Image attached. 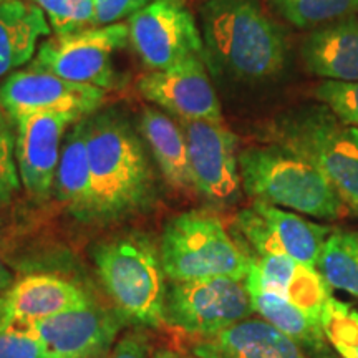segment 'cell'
I'll use <instances>...</instances> for the list:
<instances>
[{"mask_svg":"<svg viewBox=\"0 0 358 358\" xmlns=\"http://www.w3.org/2000/svg\"><path fill=\"white\" fill-rule=\"evenodd\" d=\"M301 55L315 77L358 82V17L350 15L313 29L303 38Z\"/></svg>","mask_w":358,"mask_h":358,"instance_id":"obj_18","label":"cell"},{"mask_svg":"<svg viewBox=\"0 0 358 358\" xmlns=\"http://www.w3.org/2000/svg\"><path fill=\"white\" fill-rule=\"evenodd\" d=\"M268 3L297 29H319L358 13V0H268Z\"/></svg>","mask_w":358,"mask_h":358,"instance_id":"obj_25","label":"cell"},{"mask_svg":"<svg viewBox=\"0 0 358 358\" xmlns=\"http://www.w3.org/2000/svg\"><path fill=\"white\" fill-rule=\"evenodd\" d=\"M13 284H15V282H13V274L8 271L6 264L0 261V295L6 294Z\"/></svg>","mask_w":358,"mask_h":358,"instance_id":"obj_33","label":"cell"},{"mask_svg":"<svg viewBox=\"0 0 358 358\" xmlns=\"http://www.w3.org/2000/svg\"><path fill=\"white\" fill-rule=\"evenodd\" d=\"M95 222H113L150 208L156 178L146 148L127 120L115 113L87 118Z\"/></svg>","mask_w":358,"mask_h":358,"instance_id":"obj_2","label":"cell"},{"mask_svg":"<svg viewBox=\"0 0 358 358\" xmlns=\"http://www.w3.org/2000/svg\"><path fill=\"white\" fill-rule=\"evenodd\" d=\"M254 307L244 280L232 277L169 280L164 302L166 325L192 338L211 337L252 317Z\"/></svg>","mask_w":358,"mask_h":358,"instance_id":"obj_7","label":"cell"},{"mask_svg":"<svg viewBox=\"0 0 358 358\" xmlns=\"http://www.w3.org/2000/svg\"><path fill=\"white\" fill-rule=\"evenodd\" d=\"M128 42V25L122 22L92 27L47 38L37 48L34 62L70 82L108 90L115 85L111 57Z\"/></svg>","mask_w":358,"mask_h":358,"instance_id":"obj_11","label":"cell"},{"mask_svg":"<svg viewBox=\"0 0 358 358\" xmlns=\"http://www.w3.org/2000/svg\"><path fill=\"white\" fill-rule=\"evenodd\" d=\"M320 325L332 350L340 358H358V310L330 295L322 308Z\"/></svg>","mask_w":358,"mask_h":358,"instance_id":"obj_26","label":"cell"},{"mask_svg":"<svg viewBox=\"0 0 358 358\" xmlns=\"http://www.w3.org/2000/svg\"><path fill=\"white\" fill-rule=\"evenodd\" d=\"M159 257L169 280L232 277L245 280L250 254L232 239L216 214L187 211L169 219L159 241Z\"/></svg>","mask_w":358,"mask_h":358,"instance_id":"obj_6","label":"cell"},{"mask_svg":"<svg viewBox=\"0 0 358 358\" xmlns=\"http://www.w3.org/2000/svg\"><path fill=\"white\" fill-rule=\"evenodd\" d=\"M271 136L315 164L358 216L357 127L340 122L325 105H307L279 116Z\"/></svg>","mask_w":358,"mask_h":358,"instance_id":"obj_5","label":"cell"},{"mask_svg":"<svg viewBox=\"0 0 358 358\" xmlns=\"http://www.w3.org/2000/svg\"><path fill=\"white\" fill-rule=\"evenodd\" d=\"M106 92L93 85L65 80L38 64L13 71L0 85V106L15 122L40 111H60L85 118L100 108Z\"/></svg>","mask_w":358,"mask_h":358,"instance_id":"obj_12","label":"cell"},{"mask_svg":"<svg viewBox=\"0 0 358 358\" xmlns=\"http://www.w3.org/2000/svg\"><path fill=\"white\" fill-rule=\"evenodd\" d=\"M53 196L75 219L82 222H95V203L87 150V118H80L65 134L53 182Z\"/></svg>","mask_w":358,"mask_h":358,"instance_id":"obj_20","label":"cell"},{"mask_svg":"<svg viewBox=\"0 0 358 358\" xmlns=\"http://www.w3.org/2000/svg\"><path fill=\"white\" fill-rule=\"evenodd\" d=\"M52 27L42 8L25 0L0 3V78L32 60L37 43Z\"/></svg>","mask_w":358,"mask_h":358,"instance_id":"obj_21","label":"cell"},{"mask_svg":"<svg viewBox=\"0 0 358 358\" xmlns=\"http://www.w3.org/2000/svg\"><path fill=\"white\" fill-rule=\"evenodd\" d=\"M317 271L332 289L358 297V229H332Z\"/></svg>","mask_w":358,"mask_h":358,"instance_id":"obj_24","label":"cell"},{"mask_svg":"<svg viewBox=\"0 0 358 358\" xmlns=\"http://www.w3.org/2000/svg\"><path fill=\"white\" fill-rule=\"evenodd\" d=\"M80 116L60 111H40L15 120V159L20 182L30 198L47 201L53 182L66 131Z\"/></svg>","mask_w":358,"mask_h":358,"instance_id":"obj_14","label":"cell"},{"mask_svg":"<svg viewBox=\"0 0 358 358\" xmlns=\"http://www.w3.org/2000/svg\"><path fill=\"white\" fill-rule=\"evenodd\" d=\"M128 40L146 69L166 70L194 53H203V35L185 0H153L133 13Z\"/></svg>","mask_w":358,"mask_h":358,"instance_id":"obj_10","label":"cell"},{"mask_svg":"<svg viewBox=\"0 0 358 358\" xmlns=\"http://www.w3.org/2000/svg\"><path fill=\"white\" fill-rule=\"evenodd\" d=\"M151 338L143 329L124 332L123 337L115 343L108 358H150Z\"/></svg>","mask_w":358,"mask_h":358,"instance_id":"obj_32","label":"cell"},{"mask_svg":"<svg viewBox=\"0 0 358 358\" xmlns=\"http://www.w3.org/2000/svg\"><path fill=\"white\" fill-rule=\"evenodd\" d=\"M191 358H196V357H191Z\"/></svg>","mask_w":358,"mask_h":358,"instance_id":"obj_37","label":"cell"},{"mask_svg":"<svg viewBox=\"0 0 358 358\" xmlns=\"http://www.w3.org/2000/svg\"><path fill=\"white\" fill-rule=\"evenodd\" d=\"M98 279L115 308L129 324L161 329L166 302V274L159 245L140 232L111 237L92 252Z\"/></svg>","mask_w":358,"mask_h":358,"instance_id":"obj_4","label":"cell"},{"mask_svg":"<svg viewBox=\"0 0 358 358\" xmlns=\"http://www.w3.org/2000/svg\"><path fill=\"white\" fill-rule=\"evenodd\" d=\"M248 290L254 312L259 313L261 319L267 320L277 330L292 338L307 355H312L313 358H334L320 324L313 322L301 308L292 306L279 295L256 289Z\"/></svg>","mask_w":358,"mask_h":358,"instance_id":"obj_23","label":"cell"},{"mask_svg":"<svg viewBox=\"0 0 358 358\" xmlns=\"http://www.w3.org/2000/svg\"><path fill=\"white\" fill-rule=\"evenodd\" d=\"M150 358H185L181 353L171 350V348H158L151 353Z\"/></svg>","mask_w":358,"mask_h":358,"instance_id":"obj_34","label":"cell"},{"mask_svg":"<svg viewBox=\"0 0 358 358\" xmlns=\"http://www.w3.org/2000/svg\"><path fill=\"white\" fill-rule=\"evenodd\" d=\"M234 226L237 236L252 250L250 256H287L315 268L332 232V227L262 201L241 209Z\"/></svg>","mask_w":358,"mask_h":358,"instance_id":"obj_9","label":"cell"},{"mask_svg":"<svg viewBox=\"0 0 358 358\" xmlns=\"http://www.w3.org/2000/svg\"><path fill=\"white\" fill-rule=\"evenodd\" d=\"M48 17L53 34L70 35L96 27L95 0H30Z\"/></svg>","mask_w":358,"mask_h":358,"instance_id":"obj_27","label":"cell"},{"mask_svg":"<svg viewBox=\"0 0 358 358\" xmlns=\"http://www.w3.org/2000/svg\"><path fill=\"white\" fill-rule=\"evenodd\" d=\"M315 96L340 122L358 128V82L324 80L315 88Z\"/></svg>","mask_w":358,"mask_h":358,"instance_id":"obj_28","label":"cell"},{"mask_svg":"<svg viewBox=\"0 0 358 358\" xmlns=\"http://www.w3.org/2000/svg\"><path fill=\"white\" fill-rule=\"evenodd\" d=\"M2 2H6V0H0V3H2Z\"/></svg>","mask_w":358,"mask_h":358,"instance_id":"obj_36","label":"cell"},{"mask_svg":"<svg viewBox=\"0 0 358 358\" xmlns=\"http://www.w3.org/2000/svg\"><path fill=\"white\" fill-rule=\"evenodd\" d=\"M0 358H45L32 325L6 317L0 324Z\"/></svg>","mask_w":358,"mask_h":358,"instance_id":"obj_29","label":"cell"},{"mask_svg":"<svg viewBox=\"0 0 358 358\" xmlns=\"http://www.w3.org/2000/svg\"><path fill=\"white\" fill-rule=\"evenodd\" d=\"M239 168L243 189L252 201L322 221H337L347 211L325 174L282 143L244 148Z\"/></svg>","mask_w":358,"mask_h":358,"instance_id":"obj_3","label":"cell"},{"mask_svg":"<svg viewBox=\"0 0 358 358\" xmlns=\"http://www.w3.org/2000/svg\"><path fill=\"white\" fill-rule=\"evenodd\" d=\"M20 174L15 159V143L0 128V208L10 203L20 187Z\"/></svg>","mask_w":358,"mask_h":358,"instance_id":"obj_30","label":"cell"},{"mask_svg":"<svg viewBox=\"0 0 358 358\" xmlns=\"http://www.w3.org/2000/svg\"><path fill=\"white\" fill-rule=\"evenodd\" d=\"M192 187L213 208H231L243 196L237 138L222 120H181Z\"/></svg>","mask_w":358,"mask_h":358,"instance_id":"obj_8","label":"cell"},{"mask_svg":"<svg viewBox=\"0 0 358 358\" xmlns=\"http://www.w3.org/2000/svg\"><path fill=\"white\" fill-rule=\"evenodd\" d=\"M196 358H308L292 338L261 317H249L211 337L192 338Z\"/></svg>","mask_w":358,"mask_h":358,"instance_id":"obj_17","label":"cell"},{"mask_svg":"<svg viewBox=\"0 0 358 358\" xmlns=\"http://www.w3.org/2000/svg\"><path fill=\"white\" fill-rule=\"evenodd\" d=\"M201 35L204 62L217 80L259 85L285 66L284 34L257 0H206Z\"/></svg>","mask_w":358,"mask_h":358,"instance_id":"obj_1","label":"cell"},{"mask_svg":"<svg viewBox=\"0 0 358 358\" xmlns=\"http://www.w3.org/2000/svg\"><path fill=\"white\" fill-rule=\"evenodd\" d=\"M245 287L275 294L320 324L322 308L332 287L315 267L287 256H250Z\"/></svg>","mask_w":358,"mask_h":358,"instance_id":"obj_16","label":"cell"},{"mask_svg":"<svg viewBox=\"0 0 358 358\" xmlns=\"http://www.w3.org/2000/svg\"><path fill=\"white\" fill-rule=\"evenodd\" d=\"M138 93L181 120H222L221 103L206 70L203 53H194L171 69L148 71L138 80Z\"/></svg>","mask_w":358,"mask_h":358,"instance_id":"obj_15","label":"cell"},{"mask_svg":"<svg viewBox=\"0 0 358 358\" xmlns=\"http://www.w3.org/2000/svg\"><path fill=\"white\" fill-rule=\"evenodd\" d=\"M6 317H7V297L6 294H2L0 295V324L6 320Z\"/></svg>","mask_w":358,"mask_h":358,"instance_id":"obj_35","label":"cell"},{"mask_svg":"<svg viewBox=\"0 0 358 358\" xmlns=\"http://www.w3.org/2000/svg\"><path fill=\"white\" fill-rule=\"evenodd\" d=\"M151 2L153 0H95L96 27L118 24L123 19H129L133 13Z\"/></svg>","mask_w":358,"mask_h":358,"instance_id":"obj_31","label":"cell"},{"mask_svg":"<svg viewBox=\"0 0 358 358\" xmlns=\"http://www.w3.org/2000/svg\"><path fill=\"white\" fill-rule=\"evenodd\" d=\"M128 324L116 308L111 310L92 303L30 325L45 358H105Z\"/></svg>","mask_w":358,"mask_h":358,"instance_id":"obj_13","label":"cell"},{"mask_svg":"<svg viewBox=\"0 0 358 358\" xmlns=\"http://www.w3.org/2000/svg\"><path fill=\"white\" fill-rule=\"evenodd\" d=\"M6 297L8 319L27 324L92 306L87 292L77 284L47 274L24 277L7 290Z\"/></svg>","mask_w":358,"mask_h":358,"instance_id":"obj_19","label":"cell"},{"mask_svg":"<svg viewBox=\"0 0 358 358\" xmlns=\"http://www.w3.org/2000/svg\"><path fill=\"white\" fill-rule=\"evenodd\" d=\"M140 131L164 181L176 191H194L186 134L179 122L156 108H145L140 118Z\"/></svg>","mask_w":358,"mask_h":358,"instance_id":"obj_22","label":"cell"}]
</instances>
